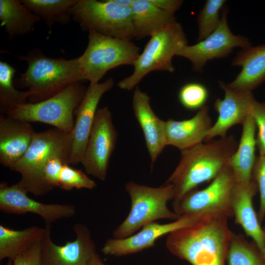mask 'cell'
<instances>
[{
	"label": "cell",
	"instance_id": "6da1fadb",
	"mask_svg": "<svg viewBox=\"0 0 265 265\" xmlns=\"http://www.w3.org/2000/svg\"><path fill=\"white\" fill-rule=\"evenodd\" d=\"M228 218L205 215L169 234L167 249L192 265H225L232 232Z\"/></svg>",
	"mask_w": 265,
	"mask_h": 265
},
{
	"label": "cell",
	"instance_id": "7a4b0ae2",
	"mask_svg": "<svg viewBox=\"0 0 265 265\" xmlns=\"http://www.w3.org/2000/svg\"><path fill=\"white\" fill-rule=\"evenodd\" d=\"M237 147V141L230 135L181 151L178 165L164 183L174 186L173 206L199 185L215 178Z\"/></svg>",
	"mask_w": 265,
	"mask_h": 265
},
{
	"label": "cell",
	"instance_id": "3957f363",
	"mask_svg": "<svg viewBox=\"0 0 265 265\" xmlns=\"http://www.w3.org/2000/svg\"><path fill=\"white\" fill-rule=\"evenodd\" d=\"M19 58L27 63L26 71L21 75L18 81L21 86L28 88V103L45 100L68 85L83 81L78 57L52 58L36 51Z\"/></svg>",
	"mask_w": 265,
	"mask_h": 265
},
{
	"label": "cell",
	"instance_id": "277c9868",
	"mask_svg": "<svg viewBox=\"0 0 265 265\" xmlns=\"http://www.w3.org/2000/svg\"><path fill=\"white\" fill-rule=\"evenodd\" d=\"M71 146V133L55 128L35 132L26 152L11 168L21 175L17 185L36 196L50 192L53 188L47 184L44 178L45 164L54 156L69 160Z\"/></svg>",
	"mask_w": 265,
	"mask_h": 265
},
{
	"label": "cell",
	"instance_id": "5b68a950",
	"mask_svg": "<svg viewBox=\"0 0 265 265\" xmlns=\"http://www.w3.org/2000/svg\"><path fill=\"white\" fill-rule=\"evenodd\" d=\"M187 45V40L181 25L176 19L171 21L152 34L143 52L132 65L133 72L119 81L118 87L131 90L151 72L173 73L175 70L172 64L173 56Z\"/></svg>",
	"mask_w": 265,
	"mask_h": 265
},
{
	"label": "cell",
	"instance_id": "8992f818",
	"mask_svg": "<svg viewBox=\"0 0 265 265\" xmlns=\"http://www.w3.org/2000/svg\"><path fill=\"white\" fill-rule=\"evenodd\" d=\"M125 188L131 198V209L126 218L114 231V238L129 237L144 225L157 220H176L180 217L167 206L174 196L172 185L164 184L154 187L131 181L126 184Z\"/></svg>",
	"mask_w": 265,
	"mask_h": 265
},
{
	"label": "cell",
	"instance_id": "52a82bcc",
	"mask_svg": "<svg viewBox=\"0 0 265 265\" xmlns=\"http://www.w3.org/2000/svg\"><path fill=\"white\" fill-rule=\"evenodd\" d=\"M86 89L81 82L68 85L55 95L41 102L15 106L5 115L28 122H41L71 133L74 113L81 103Z\"/></svg>",
	"mask_w": 265,
	"mask_h": 265
},
{
	"label": "cell",
	"instance_id": "ba28073f",
	"mask_svg": "<svg viewBox=\"0 0 265 265\" xmlns=\"http://www.w3.org/2000/svg\"><path fill=\"white\" fill-rule=\"evenodd\" d=\"M139 54V47L130 40L89 31L87 47L78 57L83 80L99 82L109 70L132 65Z\"/></svg>",
	"mask_w": 265,
	"mask_h": 265
},
{
	"label": "cell",
	"instance_id": "9c48e42d",
	"mask_svg": "<svg viewBox=\"0 0 265 265\" xmlns=\"http://www.w3.org/2000/svg\"><path fill=\"white\" fill-rule=\"evenodd\" d=\"M70 12L88 32L130 41L134 38L131 7L119 5L112 0H78Z\"/></svg>",
	"mask_w": 265,
	"mask_h": 265
},
{
	"label": "cell",
	"instance_id": "30bf717a",
	"mask_svg": "<svg viewBox=\"0 0 265 265\" xmlns=\"http://www.w3.org/2000/svg\"><path fill=\"white\" fill-rule=\"evenodd\" d=\"M236 183L232 170L227 165L206 187L192 190L173 206L174 212L180 217L219 215L231 217L233 216L232 197Z\"/></svg>",
	"mask_w": 265,
	"mask_h": 265
},
{
	"label": "cell",
	"instance_id": "8fae6325",
	"mask_svg": "<svg viewBox=\"0 0 265 265\" xmlns=\"http://www.w3.org/2000/svg\"><path fill=\"white\" fill-rule=\"evenodd\" d=\"M117 136L109 108L104 106L98 109L81 161L87 174L106 180Z\"/></svg>",
	"mask_w": 265,
	"mask_h": 265
},
{
	"label": "cell",
	"instance_id": "7c38bea8",
	"mask_svg": "<svg viewBox=\"0 0 265 265\" xmlns=\"http://www.w3.org/2000/svg\"><path fill=\"white\" fill-rule=\"evenodd\" d=\"M250 44L246 37L235 35L231 31L227 22V9L224 7L221 10V21L217 28L196 44L185 46L177 55L189 60L192 69L200 72L209 60L226 57L232 52L234 48L243 49L251 46Z\"/></svg>",
	"mask_w": 265,
	"mask_h": 265
},
{
	"label": "cell",
	"instance_id": "4fadbf2b",
	"mask_svg": "<svg viewBox=\"0 0 265 265\" xmlns=\"http://www.w3.org/2000/svg\"><path fill=\"white\" fill-rule=\"evenodd\" d=\"M41 240L43 265H88L97 254L89 228L82 223L73 226L76 238L64 245L55 243L51 238V225H46Z\"/></svg>",
	"mask_w": 265,
	"mask_h": 265
},
{
	"label": "cell",
	"instance_id": "5bb4252c",
	"mask_svg": "<svg viewBox=\"0 0 265 265\" xmlns=\"http://www.w3.org/2000/svg\"><path fill=\"white\" fill-rule=\"evenodd\" d=\"M0 210L5 213L23 214L32 213L40 216L46 225H51L63 218L73 217L76 208L68 204H45L27 196V193L16 184L0 185Z\"/></svg>",
	"mask_w": 265,
	"mask_h": 265
},
{
	"label": "cell",
	"instance_id": "9a60e30c",
	"mask_svg": "<svg viewBox=\"0 0 265 265\" xmlns=\"http://www.w3.org/2000/svg\"><path fill=\"white\" fill-rule=\"evenodd\" d=\"M114 85L112 78L103 82L90 84L76 110V118L72 134L69 164L81 163L90 136L99 103L103 95Z\"/></svg>",
	"mask_w": 265,
	"mask_h": 265
},
{
	"label": "cell",
	"instance_id": "2e32d148",
	"mask_svg": "<svg viewBox=\"0 0 265 265\" xmlns=\"http://www.w3.org/2000/svg\"><path fill=\"white\" fill-rule=\"evenodd\" d=\"M200 217L182 216L174 221L160 224L153 222L142 227L140 231L123 238H109L102 248L106 255L121 256L141 251L155 245L162 236L191 225Z\"/></svg>",
	"mask_w": 265,
	"mask_h": 265
},
{
	"label": "cell",
	"instance_id": "e0dca14e",
	"mask_svg": "<svg viewBox=\"0 0 265 265\" xmlns=\"http://www.w3.org/2000/svg\"><path fill=\"white\" fill-rule=\"evenodd\" d=\"M219 84L225 96L223 99L218 98L215 101L214 108L218 113V117L208 132L205 142L218 136L225 137L231 127L242 124L251 115L256 101L251 91L232 90L222 81H219Z\"/></svg>",
	"mask_w": 265,
	"mask_h": 265
},
{
	"label": "cell",
	"instance_id": "ac0fdd59",
	"mask_svg": "<svg viewBox=\"0 0 265 265\" xmlns=\"http://www.w3.org/2000/svg\"><path fill=\"white\" fill-rule=\"evenodd\" d=\"M150 97L138 86L134 90L132 106L135 118L144 135L150 157L151 168L158 157L167 145L166 122L154 113L150 104Z\"/></svg>",
	"mask_w": 265,
	"mask_h": 265
},
{
	"label": "cell",
	"instance_id": "d6986e66",
	"mask_svg": "<svg viewBox=\"0 0 265 265\" xmlns=\"http://www.w3.org/2000/svg\"><path fill=\"white\" fill-rule=\"evenodd\" d=\"M35 132L29 122L0 114V164L11 169L26 152Z\"/></svg>",
	"mask_w": 265,
	"mask_h": 265
},
{
	"label": "cell",
	"instance_id": "ffe728a7",
	"mask_svg": "<svg viewBox=\"0 0 265 265\" xmlns=\"http://www.w3.org/2000/svg\"><path fill=\"white\" fill-rule=\"evenodd\" d=\"M258 190L253 180L247 184L236 183L232 197L235 222L240 225L247 236L253 239L261 252L265 246V231L261 226L253 205V198Z\"/></svg>",
	"mask_w": 265,
	"mask_h": 265
},
{
	"label": "cell",
	"instance_id": "44dd1931",
	"mask_svg": "<svg viewBox=\"0 0 265 265\" xmlns=\"http://www.w3.org/2000/svg\"><path fill=\"white\" fill-rule=\"evenodd\" d=\"M165 122L167 145L173 146L181 151L203 143L213 125L209 107L206 105L190 119L182 121L170 119Z\"/></svg>",
	"mask_w": 265,
	"mask_h": 265
},
{
	"label": "cell",
	"instance_id": "7402d4cb",
	"mask_svg": "<svg viewBox=\"0 0 265 265\" xmlns=\"http://www.w3.org/2000/svg\"><path fill=\"white\" fill-rule=\"evenodd\" d=\"M231 64L241 66V70L227 86L234 90L252 91L265 81V45L242 49Z\"/></svg>",
	"mask_w": 265,
	"mask_h": 265
},
{
	"label": "cell",
	"instance_id": "603a6c76",
	"mask_svg": "<svg viewBox=\"0 0 265 265\" xmlns=\"http://www.w3.org/2000/svg\"><path fill=\"white\" fill-rule=\"evenodd\" d=\"M242 125L239 143L229 159L227 166L232 170L237 183L245 185L252 180V171L257 158L256 126L251 115Z\"/></svg>",
	"mask_w": 265,
	"mask_h": 265
},
{
	"label": "cell",
	"instance_id": "cb8c5ba5",
	"mask_svg": "<svg viewBox=\"0 0 265 265\" xmlns=\"http://www.w3.org/2000/svg\"><path fill=\"white\" fill-rule=\"evenodd\" d=\"M134 38L140 40L150 36L175 19L174 14L163 11L149 0H135L131 7Z\"/></svg>",
	"mask_w": 265,
	"mask_h": 265
},
{
	"label": "cell",
	"instance_id": "d4e9b609",
	"mask_svg": "<svg viewBox=\"0 0 265 265\" xmlns=\"http://www.w3.org/2000/svg\"><path fill=\"white\" fill-rule=\"evenodd\" d=\"M41 19L21 0H0V20L9 40L31 31Z\"/></svg>",
	"mask_w": 265,
	"mask_h": 265
},
{
	"label": "cell",
	"instance_id": "484cf974",
	"mask_svg": "<svg viewBox=\"0 0 265 265\" xmlns=\"http://www.w3.org/2000/svg\"><path fill=\"white\" fill-rule=\"evenodd\" d=\"M46 228L32 226L23 230H14L0 225V260H13L33 244L41 240Z\"/></svg>",
	"mask_w": 265,
	"mask_h": 265
},
{
	"label": "cell",
	"instance_id": "4316f807",
	"mask_svg": "<svg viewBox=\"0 0 265 265\" xmlns=\"http://www.w3.org/2000/svg\"><path fill=\"white\" fill-rule=\"evenodd\" d=\"M78 0H22L30 11L42 19L49 27L69 21L70 8Z\"/></svg>",
	"mask_w": 265,
	"mask_h": 265
},
{
	"label": "cell",
	"instance_id": "83f0119b",
	"mask_svg": "<svg viewBox=\"0 0 265 265\" xmlns=\"http://www.w3.org/2000/svg\"><path fill=\"white\" fill-rule=\"evenodd\" d=\"M15 69L6 62L0 61V111L5 115L15 106L27 103L29 93L21 91L14 85Z\"/></svg>",
	"mask_w": 265,
	"mask_h": 265
},
{
	"label": "cell",
	"instance_id": "f1b7e54d",
	"mask_svg": "<svg viewBox=\"0 0 265 265\" xmlns=\"http://www.w3.org/2000/svg\"><path fill=\"white\" fill-rule=\"evenodd\" d=\"M226 259L228 265H265L261 252L256 244L234 233Z\"/></svg>",
	"mask_w": 265,
	"mask_h": 265
},
{
	"label": "cell",
	"instance_id": "f546056e",
	"mask_svg": "<svg viewBox=\"0 0 265 265\" xmlns=\"http://www.w3.org/2000/svg\"><path fill=\"white\" fill-rule=\"evenodd\" d=\"M224 0H207L197 18L198 36L200 41L212 34L218 26L221 17L220 11L223 8Z\"/></svg>",
	"mask_w": 265,
	"mask_h": 265
},
{
	"label": "cell",
	"instance_id": "4dcf8cb0",
	"mask_svg": "<svg viewBox=\"0 0 265 265\" xmlns=\"http://www.w3.org/2000/svg\"><path fill=\"white\" fill-rule=\"evenodd\" d=\"M209 97V91L203 84L190 82L180 89L178 98L181 105L186 109L196 110L205 106Z\"/></svg>",
	"mask_w": 265,
	"mask_h": 265
},
{
	"label": "cell",
	"instance_id": "1f68e13d",
	"mask_svg": "<svg viewBox=\"0 0 265 265\" xmlns=\"http://www.w3.org/2000/svg\"><path fill=\"white\" fill-rule=\"evenodd\" d=\"M96 183L81 170L75 169L69 164L63 165L60 176L59 187L66 190L77 189H92Z\"/></svg>",
	"mask_w": 265,
	"mask_h": 265
},
{
	"label": "cell",
	"instance_id": "d6a6232c",
	"mask_svg": "<svg viewBox=\"0 0 265 265\" xmlns=\"http://www.w3.org/2000/svg\"><path fill=\"white\" fill-rule=\"evenodd\" d=\"M252 179L257 184L260 192L258 217L261 224L265 216V156L257 157L252 171Z\"/></svg>",
	"mask_w": 265,
	"mask_h": 265
},
{
	"label": "cell",
	"instance_id": "836d02e7",
	"mask_svg": "<svg viewBox=\"0 0 265 265\" xmlns=\"http://www.w3.org/2000/svg\"><path fill=\"white\" fill-rule=\"evenodd\" d=\"M68 162L69 160L66 158L54 156L45 164L43 170L44 178L47 184L52 188L59 187L62 168L64 164H69Z\"/></svg>",
	"mask_w": 265,
	"mask_h": 265
},
{
	"label": "cell",
	"instance_id": "e575fe53",
	"mask_svg": "<svg viewBox=\"0 0 265 265\" xmlns=\"http://www.w3.org/2000/svg\"><path fill=\"white\" fill-rule=\"evenodd\" d=\"M251 115L255 123L258 132L257 145L260 156H265V103L255 101Z\"/></svg>",
	"mask_w": 265,
	"mask_h": 265
},
{
	"label": "cell",
	"instance_id": "d590c367",
	"mask_svg": "<svg viewBox=\"0 0 265 265\" xmlns=\"http://www.w3.org/2000/svg\"><path fill=\"white\" fill-rule=\"evenodd\" d=\"M41 240L17 256L13 260V265H43L41 256Z\"/></svg>",
	"mask_w": 265,
	"mask_h": 265
},
{
	"label": "cell",
	"instance_id": "8d00e7d4",
	"mask_svg": "<svg viewBox=\"0 0 265 265\" xmlns=\"http://www.w3.org/2000/svg\"><path fill=\"white\" fill-rule=\"evenodd\" d=\"M158 8L174 14L181 7L183 0H149Z\"/></svg>",
	"mask_w": 265,
	"mask_h": 265
},
{
	"label": "cell",
	"instance_id": "74e56055",
	"mask_svg": "<svg viewBox=\"0 0 265 265\" xmlns=\"http://www.w3.org/2000/svg\"><path fill=\"white\" fill-rule=\"evenodd\" d=\"M116 4L126 7H131L135 0H112Z\"/></svg>",
	"mask_w": 265,
	"mask_h": 265
},
{
	"label": "cell",
	"instance_id": "f35d334b",
	"mask_svg": "<svg viewBox=\"0 0 265 265\" xmlns=\"http://www.w3.org/2000/svg\"><path fill=\"white\" fill-rule=\"evenodd\" d=\"M88 265H106L101 260L97 254L91 260Z\"/></svg>",
	"mask_w": 265,
	"mask_h": 265
},
{
	"label": "cell",
	"instance_id": "ab89813d",
	"mask_svg": "<svg viewBox=\"0 0 265 265\" xmlns=\"http://www.w3.org/2000/svg\"><path fill=\"white\" fill-rule=\"evenodd\" d=\"M261 254L265 265V246L263 250L261 251Z\"/></svg>",
	"mask_w": 265,
	"mask_h": 265
},
{
	"label": "cell",
	"instance_id": "60d3db41",
	"mask_svg": "<svg viewBox=\"0 0 265 265\" xmlns=\"http://www.w3.org/2000/svg\"><path fill=\"white\" fill-rule=\"evenodd\" d=\"M13 261L12 260L9 259L6 265H13Z\"/></svg>",
	"mask_w": 265,
	"mask_h": 265
},
{
	"label": "cell",
	"instance_id": "b9f144b4",
	"mask_svg": "<svg viewBox=\"0 0 265 265\" xmlns=\"http://www.w3.org/2000/svg\"><path fill=\"white\" fill-rule=\"evenodd\" d=\"M263 229H264V231H265V226L264 227Z\"/></svg>",
	"mask_w": 265,
	"mask_h": 265
},
{
	"label": "cell",
	"instance_id": "7bdbcfd3",
	"mask_svg": "<svg viewBox=\"0 0 265 265\" xmlns=\"http://www.w3.org/2000/svg\"></svg>",
	"mask_w": 265,
	"mask_h": 265
}]
</instances>
